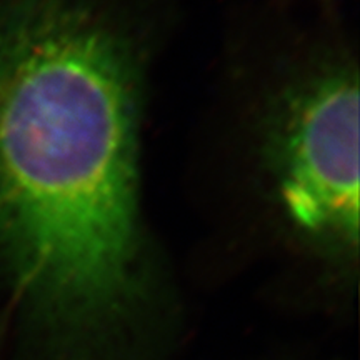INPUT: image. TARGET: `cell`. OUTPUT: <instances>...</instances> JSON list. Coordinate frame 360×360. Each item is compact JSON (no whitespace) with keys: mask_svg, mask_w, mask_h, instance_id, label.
Returning a JSON list of instances; mask_svg holds the SVG:
<instances>
[{"mask_svg":"<svg viewBox=\"0 0 360 360\" xmlns=\"http://www.w3.org/2000/svg\"><path fill=\"white\" fill-rule=\"evenodd\" d=\"M259 167L294 249L347 289L359 254V80L344 53H315L272 89Z\"/></svg>","mask_w":360,"mask_h":360,"instance_id":"cell-2","label":"cell"},{"mask_svg":"<svg viewBox=\"0 0 360 360\" xmlns=\"http://www.w3.org/2000/svg\"><path fill=\"white\" fill-rule=\"evenodd\" d=\"M130 0H0V274L19 360H179L141 209Z\"/></svg>","mask_w":360,"mask_h":360,"instance_id":"cell-1","label":"cell"}]
</instances>
